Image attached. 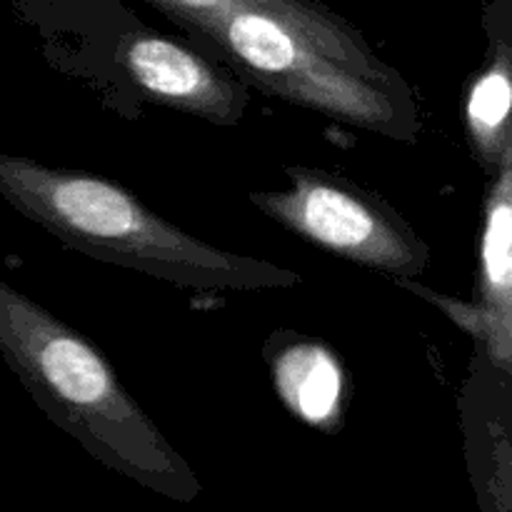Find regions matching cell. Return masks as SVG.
Masks as SVG:
<instances>
[{
  "mask_svg": "<svg viewBox=\"0 0 512 512\" xmlns=\"http://www.w3.org/2000/svg\"><path fill=\"white\" fill-rule=\"evenodd\" d=\"M0 355L38 408L113 473L175 503H193L198 475L120 383L110 360L0 278Z\"/></svg>",
  "mask_w": 512,
  "mask_h": 512,
  "instance_id": "cell-1",
  "label": "cell"
},
{
  "mask_svg": "<svg viewBox=\"0 0 512 512\" xmlns=\"http://www.w3.org/2000/svg\"><path fill=\"white\" fill-rule=\"evenodd\" d=\"M0 195L68 248L195 293H258L303 285V275L228 253L185 233L130 190L85 170L0 153Z\"/></svg>",
  "mask_w": 512,
  "mask_h": 512,
  "instance_id": "cell-2",
  "label": "cell"
},
{
  "mask_svg": "<svg viewBox=\"0 0 512 512\" xmlns=\"http://www.w3.org/2000/svg\"><path fill=\"white\" fill-rule=\"evenodd\" d=\"M190 33L263 93L365 133L418 140L410 85L335 10L293 15L270 5H235Z\"/></svg>",
  "mask_w": 512,
  "mask_h": 512,
  "instance_id": "cell-3",
  "label": "cell"
},
{
  "mask_svg": "<svg viewBox=\"0 0 512 512\" xmlns=\"http://www.w3.org/2000/svg\"><path fill=\"white\" fill-rule=\"evenodd\" d=\"M290 188L250 193V203L298 238L390 278H418L430 248L378 193L323 168L293 165Z\"/></svg>",
  "mask_w": 512,
  "mask_h": 512,
  "instance_id": "cell-4",
  "label": "cell"
},
{
  "mask_svg": "<svg viewBox=\"0 0 512 512\" xmlns=\"http://www.w3.org/2000/svg\"><path fill=\"white\" fill-rule=\"evenodd\" d=\"M118 60L148 100L215 125H235L250 103L243 78L223 73L208 58L155 30H130Z\"/></svg>",
  "mask_w": 512,
  "mask_h": 512,
  "instance_id": "cell-5",
  "label": "cell"
},
{
  "mask_svg": "<svg viewBox=\"0 0 512 512\" xmlns=\"http://www.w3.org/2000/svg\"><path fill=\"white\" fill-rule=\"evenodd\" d=\"M480 308L493 333L490 358L503 373L512 368V158L495 170L485 200L480 238Z\"/></svg>",
  "mask_w": 512,
  "mask_h": 512,
  "instance_id": "cell-6",
  "label": "cell"
},
{
  "mask_svg": "<svg viewBox=\"0 0 512 512\" xmlns=\"http://www.w3.org/2000/svg\"><path fill=\"white\" fill-rule=\"evenodd\" d=\"M510 58V40H495V53L473 78L468 98H465V128H468L470 150L488 173H495L505 158H512Z\"/></svg>",
  "mask_w": 512,
  "mask_h": 512,
  "instance_id": "cell-7",
  "label": "cell"
},
{
  "mask_svg": "<svg viewBox=\"0 0 512 512\" xmlns=\"http://www.w3.org/2000/svg\"><path fill=\"white\" fill-rule=\"evenodd\" d=\"M280 390L290 410L308 423L325 425L335 413L340 395L338 365L325 350H295L278 373Z\"/></svg>",
  "mask_w": 512,
  "mask_h": 512,
  "instance_id": "cell-8",
  "label": "cell"
},
{
  "mask_svg": "<svg viewBox=\"0 0 512 512\" xmlns=\"http://www.w3.org/2000/svg\"><path fill=\"white\" fill-rule=\"evenodd\" d=\"M148 3H153L155 8H160L188 30L235 8V5H270V8L293 15H323L333 10L320 0H148Z\"/></svg>",
  "mask_w": 512,
  "mask_h": 512,
  "instance_id": "cell-9",
  "label": "cell"
}]
</instances>
